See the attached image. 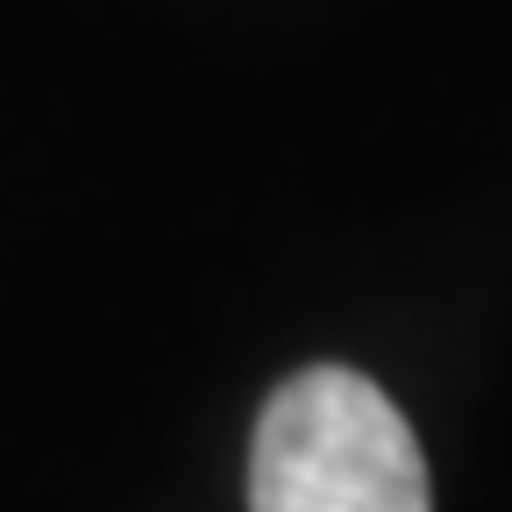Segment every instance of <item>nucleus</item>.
<instances>
[{
  "mask_svg": "<svg viewBox=\"0 0 512 512\" xmlns=\"http://www.w3.org/2000/svg\"><path fill=\"white\" fill-rule=\"evenodd\" d=\"M249 512H434L406 413L349 363L285 377L256 413Z\"/></svg>",
  "mask_w": 512,
  "mask_h": 512,
  "instance_id": "nucleus-1",
  "label": "nucleus"
}]
</instances>
